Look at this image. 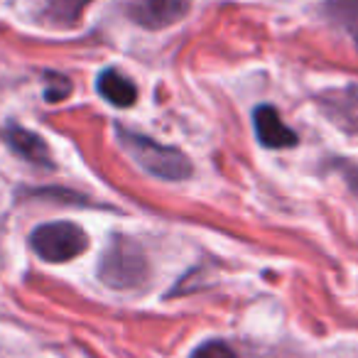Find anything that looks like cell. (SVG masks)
Instances as JSON below:
<instances>
[{
  "label": "cell",
  "instance_id": "1",
  "mask_svg": "<svg viewBox=\"0 0 358 358\" xmlns=\"http://www.w3.org/2000/svg\"><path fill=\"white\" fill-rule=\"evenodd\" d=\"M115 133H118V143L123 145L125 152L152 177L167 179V182H182L194 172L192 159L182 150L162 145L150 135L135 133V130H128L123 125H118Z\"/></svg>",
  "mask_w": 358,
  "mask_h": 358
},
{
  "label": "cell",
  "instance_id": "10",
  "mask_svg": "<svg viewBox=\"0 0 358 358\" xmlns=\"http://www.w3.org/2000/svg\"><path fill=\"white\" fill-rule=\"evenodd\" d=\"M71 94V81L64 74H47L45 79V101L57 103V101H64Z\"/></svg>",
  "mask_w": 358,
  "mask_h": 358
},
{
  "label": "cell",
  "instance_id": "5",
  "mask_svg": "<svg viewBox=\"0 0 358 358\" xmlns=\"http://www.w3.org/2000/svg\"><path fill=\"white\" fill-rule=\"evenodd\" d=\"M253 128L260 145L268 150H287L299 143L297 133L289 125H285V120L280 118L275 106L263 103L253 110Z\"/></svg>",
  "mask_w": 358,
  "mask_h": 358
},
{
  "label": "cell",
  "instance_id": "7",
  "mask_svg": "<svg viewBox=\"0 0 358 358\" xmlns=\"http://www.w3.org/2000/svg\"><path fill=\"white\" fill-rule=\"evenodd\" d=\"M96 91L115 108H128L138 101V86L118 69H103L96 79Z\"/></svg>",
  "mask_w": 358,
  "mask_h": 358
},
{
  "label": "cell",
  "instance_id": "3",
  "mask_svg": "<svg viewBox=\"0 0 358 358\" xmlns=\"http://www.w3.org/2000/svg\"><path fill=\"white\" fill-rule=\"evenodd\" d=\"M30 248L47 263H69L89 248V236L74 221H50L30 234Z\"/></svg>",
  "mask_w": 358,
  "mask_h": 358
},
{
  "label": "cell",
  "instance_id": "8",
  "mask_svg": "<svg viewBox=\"0 0 358 358\" xmlns=\"http://www.w3.org/2000/svg\"><path fill=\"white\" fill-rule=\"evenodd\" d=\"M91 0H42L37 17L50 27H74Z\"/></svg>",
  "mask_w": 358,
  "mask_h": 358
},
{
  "label": "cell",
  "instance_id": "4",
  "mask_svg": "<svg viewBox=\"0 0 358 358\" xmlns=\"http://www.w3.org/2000/svg\"><path fill=\"white\" fill-rule=\"evenodd\" d=\"M192 10V0H133L128 15L145 30H164L182 22Z\"/></svg>",
  "mask_w": 358,
  "mask_h": 358
},
{
  "label": "cell",
  "instance_id": "11",
  "mask_svg": "<svg viewBox=\"0 0 358 358\" xmlns=\"http://www.w3.org/2000/svg\"><path fill=\"white\" fill-rule=\"evenodd\" d=\"M192 358H238V353L226 341H206L192 353Z\"/></svg>",
  "mask_w": 358,
  "mask_h": 358
},
{
  "label": "cell",
  "instance_id": "2",
  "mask_svg": "<svg viewBox=\"0 0 358 358\" xmlns=\"http://www.w3.org/2000/svg\"><path fill=\"white\" fill-rule=\"evenodd\" d=\"M150 265L140 243L130 236L113 234L99 260V280L110 289H138L148 280Z\"/></svg>",
  "mask_w": 358,
  "mask_h": 358
},
{
  "label": "cell",
  "instance_id": "9",
  "mask_svg": "<svg viewBox=\"0 0 358 358\" xmlns=\"http://www.w3.org/2000/svg\"><path fill=\"white\" fill-rule=\"evenodd\" d=\"M324 13L334 25L351 32L358 40V0H327Z\"/></svg>",
  "mask_w": 358,
  "mask_h": 358
},
{
  "label": "cell",
  "instance_id": "6",
  "mask_svg": "<svg viewBox=\"0 0 358 358\" xmlns=\"http://www.w3.org/2000/svg\"><path fill=\"white\" fill-rule=\"evenodd\" d=\"M3 138H6L8 148H10L17 157L25 159V162L37 164V167H55L50 145L37 133H32V130L22 128V125L10 120V123H6V128H3Z\"/></svg>",
  "mask_w": 358,
  "mask_h": 358
}]
</instances>
